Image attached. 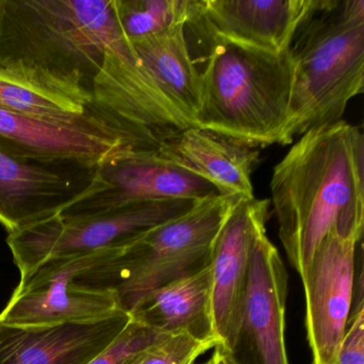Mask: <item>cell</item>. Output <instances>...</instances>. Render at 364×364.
I'll list each match as a JSON object with an SVG mask.
<instances>
[{
    "label": "cell",
    "instance_id": "10",
    "mask_svg": "<svg viewBox=\"0 0 364 364\" xmlns=\"http://www.w3.org/2000/svg\"><path fill=\"white\" fill-rule=\"evenodd\" d=\"M269 200L240 199L215 240L210 255L212 317L219 344L235 353L240 338L249 265L255 242L266 232Z\"/></svg>",
    "mask_w": 364,
    "mask_h": 364
},
{
    "label": "cell",
    "instance_id": "2",
    "mask_svg": "<svg viewBox=\"0 0 364 364\" xmlns=\"http://www.w3.org/2000/svg\"><path fill=\"white\" fill-rule=\"evenodd\" d=\"M124 39L116 0H0V71L84 107Z\"/></svg>",
    "mask_w": 364,
    "mask_h": 364
},
{
    "label": "cell",
    "instance_id": "7",
    "mask_svg": "<svg viewBox=\"0 0 364 364\" xmlns=\"http://www.w3.org/2000/svg\"><path fill=\"white\" fill-rule=\"evenodd\" d=\"M112 249L50 259L40 264L21 278L20 284L0 313V321L14 326L88 323L119 312L121 309L116 293L88 289L76 280L78 274L97 265Z\"/></svg>",
    "mask_w": 364,
    "mask_h": 364
},
{
    "label": "cell",
    "instance_id": "25",
    "mask_svg": "<svg viewBox=\"0 0 364 364\" xmlns=\"http://www.w3.org/2000/svg\"><path fill=\"white\" fill-rule=\"evenodd\" d=\"M195 364H196V363H195ZM202 364H206V362H205V363H202Z\"/></svg>",
    "mask_w": 364,
    "mask_h": 364
},
{
    "label": "cell",
    "instance_id": "24",
    "mask_svg": "<svg viewBox=\"0 0 364 364\" xmlns=\"http://www.w3.org/2000/svg\"><path fill=\"white\" fill-rule=\"evenodd\" d=\"M212 355L206 361V364H242L235 353L218 344L214 347Z\"/></svg>",
    "mask_w": 364,
    "mask_h": 364
},
{
    "label": "cell",
    "instance_id": "18",
    "mask_svg": "<svg viewBox=\"0 0 364 364\" xmlns=\"http://www.w3.org/2000/svg\"><path fill=\"white\" fill-rule=\"evenodd\" d=\"M129 43L166 101L189 127H196L201 84L187 43L186 26Z\"/></svg>",
    "mask_w": 364,
    "mask_h": 364
},
{
    "label": "cell",
    "instance_id": "19",
    "mask_svg": "<svg viewBox=\"0 0 364 364\" xmlns=\"http://www.w3.org/2000/svg\"><path fill=\"white\" fill-rule=\"evenodd\" d=\"M119 25L129 42L161 35L193 22L199 0H116Z\"/></svg>",
    "mask_w": 364,
    "mask_h": 364
},
{
    "label": "cell",
    "instance_id": "15",
    "mask_svg": "<svg viewBox=\"0 0 364 364\" xmlns=\"http://www.w3.org/2000/svg\"><path fill=\"white\" fill-rule=\"evenodd\" d=\"M157 152L212 184L219 195L255 198L251 174L259 157L255 148L215 132L188 127L164 140Z\"/></svg>",
    "mask_w": 364,
    "mask_h": 364
},
{
    "label": "cell",
    "instance_id": "12",
    "mask_svg": "<svg viewBox=\"0 0 364 364\" xmlns=\"http://www.w3.org/2000/svg\"><path fill=\"white\" fill-rule=\"evenodd\" d=\"M0 152L38 163L100 166L129 151L93 118L63 123L0 109Z\"/></svg>",
    "mask_w": 364,
    "mask_h": 364
},
{
    "label": "cell",
    "instance_id": "11",
    "mask_svg": "<svg viewBox=\"0 0 364 364\" xmlns=\"http://www.w3.org/2000/svg\"><path fill=\"white\" fill-rule=\"evenodd\" d=\"M97 168L23 161L0 152V225L12 233L60 214L90 191Z\"/></svg>",
    "mask_w": 364,
    "mask_h": 364
},
{
    "label": "cell",
    "instance_id": "1",
    "mask_svg": "<svg viewBox=\"0 0 364 364\" xmlns=\"http://www.w3.org/2000/svg\"><path fill=\"white\" fill-rule=\"evenodd\" d=\"M270 203L289 264L304 276L334 230L363 233L364 137L345 121L300 136L277 164Z\"/></svg>",
    "mask_w": 364,
    "mask_h": 364
},
{
    "label": "cell",
    "instance_id": "20",
    "mask_svg": "<svg viewBox=\"0 0 364 364\" xmlns=\"http://www.w3.org/2000/svg\"><path fill=\"white\" fill-rule=\"evenodd\" d=\"M0 109L63 123L90 120L86 107L0 71Z\"/></svg>",
    "mask_w": 364,
    "mask_h": 364
},
{
    "label": "cell",
    "instance_id": "13",
    "mask_svg": "<svg viewBox=\"0 0 364 364\" xmlns=\"http://www.w3.org/2000/svg\"><path fill=\"white\" fill-rule=\"evenodd\" d=\"M287 280L278 249L266 232L261 234L251 255L240 338V343L246 341L255 364H289L285 343Z\"/></svg>",
    "mask_w": 364,
    "mask_h": 364
},
{
    "label": "cell",
    "instance_id": "9",
    "mask_svg": "<svg viewBox=\"0 0 364 364\" xmlns=\"http://www.w3.org/2000/svg\"><path fill=\"white\" fill-rule=\"evenodd\" d=\"M217 193L212 184L157 151L125 152L100 165L90 191L59 215L92 216L146 202L201 200Z\"/></svg>",
    "mask_w": 364,
    "mask_h": 364
},
{
    "label": "cell",
    "instance_id": "8",
    "mask_svg": "<svg viewBox=\"0 0 364 364\" xmlns=\"http://www.w3.org/2000/svg\"><path fill=\"white\" fill-rule=\"evenodd\" d=\"M363 233L334 230L315 251L301 277L306 328L313 364H336L355 295Z\"/></svg>",
    "mask_w": 364,
    "mask_h": 364
},
{
    "label": "cell",
    "instance_id": "23",
    "mask_svg": "<svg viewBox=\"0 0 364 364\" xmlns=\"http://www.w3.org/2000/svg\"><path fill=\"white\" fill-rule=\"evenodd\" d=\"M336 364H364V306L351 311Z\"/></svg>",
    "mask_w": 364,
    "mask_h": 364
},
{
    "label": "cell",
    "instance_id": "16",
    "mask_svg": "<svg viewBox=\"0 0 364 364\" xmlns=\"http://www.w3.org/2000/svg\"><path fill=\"white\" fill-rule=\"evenodd\" d=\"M310 4L311 0H199L193 21L219 37L282 54Z\"/></svg>",
    "mask_w": 364,
    "mask_h": 364
},
{
    "label": "cell",
    "instance_id": "6",
    "mask_svg": "<svg viewBox=\"0 0 364 364\" xmlns=\"http://www.w3.org/2000/svg\"><path fill=\"white\" fill-rule=\"evenodd\" d=\"M199 201L161 200L92 216L58 214L9 233L7 244L24 278L48 259L122 246L138 234L185 214Z\"/></svg>",
    "mask_w": 364,
    "mask_h": 364
},
{
    "label": "cell",
    "instance_id": "5",
    "mask_svg": "<svg viewBox=\"0 0 364 364\" xmlns=\"http://www.w3.org/2000/svg\"><path fill=\"white\" fill-rule=\"evenodd\" d=\"M240 199L217 193L200 200L185 214L112 249L84 274L82 282L114 291L121 310L131 312L151 291L210 264L217 235Z\"/></svg>",
    "mask_w": 364,
    "mask_h": 364
},
{
    "label": "cell",
    "instance_id": "21",
    "mask_svg": "<svg viewBox=\"0 0 364 364\" xmlns=\"http://www.w3.org/2000/svg\"><path fill=\"white\" fill-rule=\"evenodd\" d=\"M216 345V341L198 340L186 332L168 334L123 364H195L198 358Z\"/></svg>",
    "mask_w": 364,
    "mask_h": 364
},
{
    "label": "cell",
    "instance_id": "3",
    "mask_svg": "<svg viewBox=\"0 0 364 364\" xmlns=\"http://www.w3.org/2000/svg\"><path fill=\"white\" fill-rule=\"evenodd\" d=\"M187 27L208 43L196 127L251 148L287 146L291 95L287 50L277 54L231 41L197 21Z\"/></svg>",
    "mask_w": 364,
    "mask_h": 364
},
{
    "label": "cell",
    "instance_id": "17",
    "mask_svg": "<svg viewBox=\"0 0 364 364\" xmlns=\"http://www.w3.org/2000/svg\"><path fill=\"white\" fill-rule=\"evenodd\" d=\"M132 321L161 334L186 332L217 341L213 327L210 265L149 293L129 312Z\"/></svg>",
    "mask_w": 364,
    "mask_h": 364
},
{
    "label": "cell",
    "instance_id": "22",
    "mask_svg": "<svg viewBox=\"0 0 364 364\" xmlns=\"http://www.w3.org/2000/svg\"><path fill=\"white\" fill-rule=\"evenodd\" d=\"M167 334H161L132 321L107 349L88 364H123L127 359Z\"/></svg>",
    "mask_w": 364,
    "mask_h": 364
},
{
    "label": "cell",
    "instance_id": "4",
    "mask_svg": "<svg viewBox=\"0 0 364 364\" xmlns=\"http://www.w3.org/2000/svg\"><path fill=\"white\" fill-rule=\"evenodd\" d=\"M291 95L287 146L342 121L364 90V0H311L287 48Z\"/></svg>",
    "mask_w": 364,
    "mask_h": 364
},
{
    "label": "cell",
    "instance_id": "14",
    "mask_svg": "<svg viewBox=\"0 0 364 364\" xmlns=\"http://www.w3.org/2000/svg\"><path fill=\"white\" fill-rule=\"evenodd\" d=\"M131 323L119 311L88 323L14 326L0 321V364H88Z\"/></svg>",
    "mask_w": 364,
    "mask_h": 364
}]
</instances>
